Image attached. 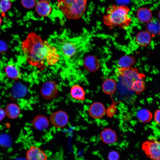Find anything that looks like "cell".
<instances>
[{"label":"cell","instance_id":"obj_1","mask_svg":"<svg viewBox=\"0 0 160 160\" xmlns=\"http://www.w3.org/2000/svg\"><path fill=\"white\" fill-rule=\"evenodd\" d=\"M48 42L55 48L60 60L68 68L72 69L80 64L87 52L89 38L86 35L70 37L62 35L54 36Z\"/></svg>","mask_w":160,"mask_h":160},{"label":"cell","instance_id":"obj_2","mask_svg":"<svg viewBox=\"0 0 160 160\" xmlns=\"http://www.w3.org/2000/svg\"><path fill=\"white\" fill-rule=\"evenodd\" d=\"M21 48L28 63L38 68L54 65L60 60L55 48L33 32L22 41Z\"/></svg>","mask_w":160,"mask_h":160},{"label":"cell","instance_id":"obj_3","mask_svg":"<svg viewBox=\"0 0 160 160\" xmlns=\"http://www.w3.org/2000/svg\"><path fill=\"white\" fill-rule=\"evenodd\" d=\"M129 10L127 6L124 5L110 6L107 9L106 15L103 17L104 23L110 28L119 26L125 29L131 22L128 14Z\"/></svg>","mask_w":160,"mask_h":160},{"label":"cell","instance_id":"obj_4","mask_svg":"<svg viewBox=\"0 0 160 160\" xmlns=\"http://www.w3.org/2000/svg\"><path fill=\"white\" fill-rule=\"evenodd\" d=\"M87 0H59L57 7L67 18L77 20L85 11Z\"/></svg>","mask_w":160,"mask_h":160},{"label":"cell","instance_id":"obj_5","mask_svg":"<svg viewBox=\"0 0 160 160\" xmlns=\"http://www.w3.org/2000/svg\"><path fill=\"white\" fill-rule=\"evenodd\" d=\"M116 74L130 88L135 83L143 80L145 77L137 69L131 67L127 68L119 67Z\"/></svg>","mask_w":160,"mask_h":160},{"label":"cell","instance_id":"obj_6","mask_svg":"<svg viewBox=\"0 0 160 160\" xmlns=\"http://www.w3.org/2000/svg\"><path fill=\"white\" fill-rule=\"evenodd\" d=\"M142 148L151 160H160V143L155 137H149L143 143Z\"/></svg>","mask_w":160,"mask_h":160},{"label":"cell","instance_id":"obj_7","mask_svg":"<svg viewBox=\"0 0 160 160\" xmlns=\"http://www.w3.org/2000/svg\"><path fill=\"white\" fill-rule=\"evenodd\" d=\"M58 91L56 84L53 81H49L45 83L41 89L42 96L48 100L56 97L58 95Z\"/></svg>","mask_w":160,"mask_h":160},{"label":"cell","instance_id":"obj_8","mask_svg":"<svg viewBox=\"0 0 160 160\" xmlns=\"http://www.w3.org/2000/svg\"><path fill=\"white\" fill-rule=\"evenodd\" d=\"M67 114L62 111H59L52 113L50 120L52 125L56 128H60L65 126L68 122Z\"/></svg>","mask_w":160,"mask_h":160},{"label":"cell","instance_id":"obj_9","mask_svg":"<svg viewBox=\"0 0 160 160\" xmlns=\"http://www.w3.org/2000/svg\"><path fill=\"white\" fill-rule=\"evenodd\" d=\"M47 156L41 148L34 146L30 147L26 153L27 160H47Z\"/></svg>","mask_w":160,"mask_h":160},{"label":"cell","instance_id":"obj_10","mask_svg":"<svg viewBox=\"0 0 160 160\" xmlns=\"http://www.w3.org/2000/svg\"><path fill=\"white\" fill-rule=\"evenodd\" d=\"M106 112L104 105L101 103L95 102L90 106L88 110L90 116L93 118L98 119L102 117Z\"/></svg>","mask_w":160,"mask_h":160},{"label":"cell","instance_id":"obj_11","mask_svg":"<svg viewBox=\"0 0 160 160\" xmlns=\"http://www.w3.org/2000/svg\"><path fill=\"white\" fill-rule=\"evenodd\" d=\"M100 138L103 142L108 144H113L117 140V137L115 131L108 128L105 129L101 132Z\"/></svg>","mask_w":160,"mask_h":160},{"label":"cell","instance_id":"obj_12","mask_svg":"<svg viewBox=\"0 0 160 160\" xmlns=\"http://www.w3.org/2000/svg\"><path fill=\"white\" fill-rule=\"evenodd\" d=\"M84 65L85 68L91 72L96 71L100 67L98 59L93 56H89L85 57L84 61Z\"/></svg>","mask_w":160,"mask_h":160},{"label":"cell","instance_id":"obj_13","mask_svg":"<svg viewBox=\"0 0 160 160\" xmlns=\"http://www.w3.org/2000/svg\"><path fill=\"white\" fill-rule=\"evenodd\" d=\"M4 71L7 76L10 79H17L21 76L19 68L13 63H8L5 68Z\"/></svg>","mask_w":160,"mask_h":160},{"label":"cell","instance_id":"obj_14","mask_svg":"<svg viewBox=\"0 0 160 160\" xmlns=\"http://www.w3.org/2000/svg\"><path fill=\"white\" fill-rule=\"evenodd\" d=\"M36 9L39 15L43 17L48 15L52 10L48 1H41L38 2L36 5Z\"/></svg>","mask_w":160,"mask_h":160},{"label":"cell","instance_id":"obj_15","mask_svg":"<svg viewBox=\"0 0 160 160\" xmlns=\"http://www.w3.org/2000/svg\"><path fill=\"white\" fill-rule=\"evenodd\" d=\"M151 41V36L147 31H143L137 35L136 41L139 46L145 47L149 45Z\"/></svg>","mask_w":160,"mask_h":160},{"label":"cell","instance_id":"obj_16","mask_svg":"<svg viewBox=\"0 0 160 160\" xmlns=\"http://www.w3.org/2000/svg\"><path fill=\"white\" fill-rule=\"evenodd\" d=\"M49 121L45 116L39 115L36 116L33 121V124L36 129L41 130L47 128L49 126Z\"/></svg>","mask_w":160,"mask_h":160},{"label":"cell","instance_id":"obj_17","mask_svg":"<svg viewBox=\"0 0 160 160\" xmlns=\"http://www.w3.org/2000/svg\"><path fill=\"white\" fill-rule=\"evenodd\" d=\"M138 20L143 23H148L151 19L152 14L151 10L146 7H142L139 9L137 13Z\"/></svg>","mask_w":160,"mask_h":160},{"label":"cell","instance_id":"obj_18","mask_svg":"<svg viewBox=\"0 0 160 160\" xmlns=\"http://www.w3.org/2000/svg\"><path fill=\"white\" fill-rule=\"evenodd\" d=\"M102 88L104 93L108 95L113 94L116 88V83L114 79L110 78L106 79L103 82Z\"/></svg>","mask_w":160,"mask_h":160},{"label":"cell","instance_id":"obj_19","mask_svg":"<svg viewBox=\"0 0 160 160\" xmlns=\"http://www.w3.org/2000/svg\"><path fill=\"white\" fill-rule=\"evenodd\" d=\"M147 31L151 36H154L159 34L160 23L156 19L151 20L147 23L146 26Z\"/></svg>","mask_w":160,"mask_h":160},{"label":"cell","instance_id":"obj_20","mask_svg":"<svg viewBox=\"0 0 160 160\" xmlns=\"http://www.w3.org/2000/svg\"><path fill=\"white\" fill-rule=\"evenodd\" d=\"M5 111L7 116L11 119L17 118L20 114V109L19 106L14 103L8 105Z\"/></svg>","mask_w":160,"mask_h":160},{"label":"cell","instance_id":"obj_21","mask_svg":"<svg viewBox=\"0 0 160 160\" xmlns=\"http://www.w3.org/2000/svg\"><path fill=\"white\" fill-rule=\"evenodd\" d=\"M70 93L72 97L76 100L83 101L84 99L85 92L83 88L78 85L75 84L72 87Z\"/></svg>","mask_w":160,"mask_h":160},{"label":"cell","instance_id":"obj_22","mask_svg":"<svg viewBox=\"0 0 160 160\" xmlns=\"http://www.w3.org/2000/svg\"><path fill=\"white\" fill-rule=\"evenodd\" d=\"M135 59L132 56L125 55L121 57L119 60V68H127L131 67L135 62Z\"/></svg>","mask_w":160,"mask_h":160},{"label":"cell","instance_id":"obj_23","mask_svg":"<svg viewBox=\"0 0 160 160\" xmlns=\"http://www.w3.org/2000/svg\"><path fill=\"white\" fill-rule=\"evenodd\" d=\"M151 113L146 109L139 110L137 113V117L140 122L147 123L150 121L152 118Z\"/></svg>","mask_w":160,"mask_h":160},{"label":"cell","instance_id":"obj_24","mask_svg":"<svg viewBox=\"0 0 160 160\" xmlns=\"http://www.w3.org/2000/svg\"><path fill=\"white\" fill-rule=\"evenodd\" d=\"M11 5L10 0H1L0 1V11L4 13L10 9Z\"/></svg>","mask_w":160,"mask_h":160},{"label":"cell","instance_id":"obj_25","mask_svg":"<svg viewBox=\"0 0 160 160\" xmlns=\"http://www.w3.org/2000/svg\"><path fill=\"white\" fill-rule=\"evenodd\" d=\"M22 5L28 9L33 8L36 4L35 0H21Z\"/></svg>","mask_w":160,"mask_h":160},{"label":"cell","instance_id":"obj_26","mask_svg":"<svg viewBox=\"0 0 160 160\" xmlns=\"http://www.w3.org/2000/svg\"><path fill=\"white\" fill-rule=\"evenodd\" d=\"M120 155L118 152L115 151H110L108 155V160H119Z\"/></svg>","mask_w":160,"mask_h":160},{"label":"cell","instance_id":"obj_27","mask_svg":"<svg viewBox=\"0 0 160 160\" xmlns=\"http://www.w3.org/2000/svg\"><path fill=\"white\" fill-rule=\"evenodd\" d=\"M116 108L115 105L112 104L107 109L106 113L108 116L111 117L115 113Z\"/></svg>","mask_w":160,"mask_h":160},{"label":"cell","instance_id":"obj_28","mask_svg":"<svg viewBox=\"0 0 160 160\" xmlns=\"http://www.w3.org/2000/svg\"><path fill=\"white\" fill-rule=\"evenodd\" d=\"M160 111L159 109H158L155 111L154 116L155 121L158 124H160Z\"/></svg>","mask_w":160,"mask_h":160},{"label":"cell","instance_id":"obj_29","mask_svg":"<svg viewBox=\"0 0 160 160\" xmlns=\"http://www.w3.org/2000/svg\"><path fill=\"white\" fill-rule=\"evenodd\" d=\"M6 115L5 111L2 108H0V121L3 119Z\"/></svg>","mask_w":160,"mask_h":160},{"label":"cell","instance_id":"obj_30","mask_svg":"<svg viewBox=\"0 0 160 160\" xmlns=\"http://www.w3.org/2000/svg\"><path fill=\"white\" fill-rule=\"evenodd\" d=\"M2 22V19L0 16V25L1 24V23Z\"/></svg>","mask_w":160,"mask_h":160},{"label":"cell","instance_id":"obj_31","mask_svg":"<svg viewBox=\"0 0 160 160\" xmlns=\"http://www.w3.org/2000/svg\"><path fill=\"white\" fill-rule=\"evenodd\" d=\"M41 0V1H49V0Z\"/></svg>","mask_w":160,"mask_h":160}]
</instances>
